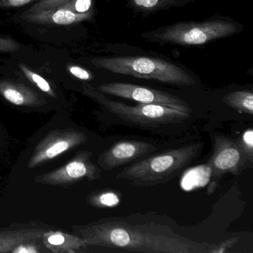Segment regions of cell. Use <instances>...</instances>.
<instances>
[{"label": "cell", "mask_w": 253, "mask_h": 253, "mask_svg": "<svg viewBox=\"0 0 253 253\" xmlns=\"http://www.w3.org/2000/svg\"><path fill=\"white\" fill-rule=\"evenodd\" d=\"M238 241V238H233L227 240V241H225V242L222 243V244H220V245H218V247H217V253H224V252L226 251L227 249L232 248L234 244Z\"/></svg>", "instance_id": "cell-24"}, {"label": "cell", "mask_w": 253, "mask_h": 253, "mask_svg": "<svg viewBox=\"0 0 253 253\" xmlns=\"http://www.w3.org/2000/svg\"><path fill=\"white\" fill-rule=\"evenodd\" d=\"M84 88L85 95L103 105L118 118L134 125L158 127L164 124H176L189 118V114L161 105L139 103L137 106H128L109 100L88 84H85Z\"/></svg>", "instance_id": "cell-5"}, {"label": "cell", "mask_w": 253, "mask_h": 253, "mask_svg": "<svg viewBox=\"0 0 253 253\" xmlns=\"http://www.w3.org/2000/svg\"><path fill=\"white\" fill-rule=\"evenodd\" d=\"M253 162L238 146L236 140L223 136H214L213 154L207 164L212 177L210 186H216L226 173L238 175L249 166L252 167Z\"/></svg>", "instance_id": "cell-6"}, {"label": "cell", "mask_w": 253, "mask_h": 253, "mask_svg": "<svg viewBox=\"0 0 253 253\" xmlns=\"http://www.w3.org/2000/svg\"><path fill=\"white\" fill-rule=\"evenodd\" d=\"M223 101L232 109L247 115H253V93L252 91H232L223 97Z\"/></svg>", "instance_id": "cell-15"}, {"label": "cell", "mask_w": 253, "mask_h": 253, "mask_svg": "<svg viewBox=\"0 0 253 253\" xmlns=\"http://www.w3.org/2000/svg\"><path fill=\"white\" fill-rule=\"evenodd\" d=\"M100 92L144 104H156L172 108L190 115L192 108L183 99L164 91L126 83H109L96 88Z\"/></svg>", "instance_id": "cell-7"}, {"label": "cell", "mask_w": 253, "mask_h": 253, "mask_svg": "<svg viewBox=\"0 0 253 253\" xmlns=\"http://www.w3.org/2000/svg\"><path fill=\"white\" fill-rule=\"evenodd\" d=\"M41 241L48 251L54 253H76L88 247L79 235L51 229L44 232Z\"/></svg>", "instance_id": "cell-14"}, {"label": "cell", "mask_w": 253, "mask_h": 253, "mask_svg": "<svg viewBox=\"0 0 253 253\" xmlns=\"http://www.w3.org/2000/svg\"><path fill=\"white\" fill-rule=\"evenodd\" d=\"M48 225L38 223H17L0 228V253H11L14 247L23 243L41 241Z\"/></svg>", "instance_id": "cell-12"}, {"label": "cell", "mask_w": 253, "mask_h": 253, "mask_svg": "<svg viewBox=\"0 0 253 253\" xmlns=\"http://www.w3.org/2000/svg\"><path fill=\"white\" fill-rule=\"evenodd\" d=\"M77 0H42L29 11L28 17L37 23L69 26L92 16V11L81 14L77 11Z\"/></svg>", "instance_id": "cell-10"}, {"label": "cell", "mask_w": 253, "mask_h": 253, "mask_svg": "<svg viewBox=\"0 0 253 253\" xmlns=\"http://www.w3.org/2000/svg\"><path fill=\"white\" fill-rule=\"evenodd\" d=\"M38 241H30L19 244L13 249L11 253H39L42 251L41 244Z\"/></svg>", "instance_id": "cell-20"}, {"label": "cell", "mask_w": 253, "mask_h": 253, "mask_svg": "<svg viewBox=\"0 0 253 253\" xmlns=\"http://www.w3.org/2000/svg\"><path fill=\"white\" fill-rule=\"evenodd\" d=\"M201 142L170 149L135 163L116 176L125 179L134 186H152L172 180L186 169L201 154Z\"/></svg>", "instance_id": "cell-2"}, {"label": "cell", "mask_w": 253, "mask_h": 253, "mask_svg": "<svg viewBox=\"0 0 253 253\" xmlns=\"http://www.w3.org/2000/svg\"><path fill=\"white\" fill-rule=\"evenodd\" d=\"M20 69L22 72L24 74L28 80L33 84L35 86L38 87L41 91L48 94L50 97H56L55 91L53 90L52 87L50 85L49 83L45 79V78L41 77L38 74L32 72L30 69H27L26 66L23 65H20Z\"/></svg>", "instance_id": "cell-18"}, {"label": "cell", "mask_w": 253, "mask_h": 253, "mask_svg": "<svg viewBox=\"0 0 253 253\" xmlns=\"http://www.w3.org/2000/svg\"><path fill=\"white\" fill-rule=\"evenodd\" d=\"M69 72L74 76L82 81H91L92 80V75L88 71L79 66H72L69 67Z\"/></svg>", "instance_id": "cell-21"}, {"label": "cell", "mask_w": 253, "mask_h": 253, "mask_svg": "<svg viewBox=\"0 0 253 253\" xmlns=\"http://www.w3.org/2000/svg\"><path fill=\"white\" fill-rule=\"evenodd\" d=\"M241 24L223 19L201 22H178L158 30L142 34V38L160 44L201 45L238 33Z\"/></svg>", "instance_id": "cell-4"}, {"label": "cell", "mask_w": 253, "mask_h": 253, "mask_svg": "<svg viewBox=\"0 0 253 253\" xmlns=\"http://www.w3.org/2000/svg\"><path fill=\"white\" fill-rule=\"evenodd\" d=\"M91 152H80L72 161L57 169L37 176V183L52 186L74 184L81 180L88 181L101 177V170L91 161Z\"/></svg>", "instance_id": "cell-8"}, {"label": "cell", "mask_w": 253, "mask_h": 253, "mask_svg": "<svg viewBox=\"0 0 253 253\" xmlns=\"http://www.w3.org/2000/svg\"><path fill=\"white\" fill-rule=\"evenodd\" d=\"M188 0H128L130 8L142 13H154L159 10L183 5Z\"/></svg>", "instance_id": "cell-16"}, {"label": "cell", "mask_w": 253, "mask_h": 253, "mask_svg": "<svg viewBox=\"0 0 253 253\" xmlns=\"http://www.w3.org/2000/svg\"><path fill=\"white\" fill-rule=\"evenodd\" d=\"M156 149V146L146 142L121 140L100 154L97 163L105 171H110Z\"/></svg>", "instance_id": "cell-11"}, {"label": "cell", "mask_w": 253, "mask_h": 253, "mask_svg": "<svg viewBox=\"0 0 253 253\" xmlns=\"http://www.w3.org/2000/svg\"><path fill=\"white\" fill-rule=\"evenodd\" d=\"M91 63L96 67L118 75L156 80L179 86H190L196 84L190 74L177 65L163 59L148 57H100L93 59Z\"/></svg>", "instance_id": "cell-3"}, {"label": "cell", "mask_w": 253, "mask_h": 253, "mask_svg": "<svg viewBox=\"0 0 253 253\" xmlns=\"http://www.w3.org/2000/svg\"><path fill=\"white\" fill-rule=\"evenodd\" d=\"M33 0H0L1 6L20 7L27 5Z\"/></svg>", "instance_id": "cell-23"}, {"label": "cell", "mask_w": 253, "mask_h": 253, "mask_svg": "<svg viewBox=\"0 0 253 253\" xmlns=\"http://www.w3.org/2000/svg\"><path fill=\"white\" fill-rule=\"evenodd\" d=\"M0 95L11 104L38 108L46 104L43 96L25 84L10 80H0Z\"/></svg>", "instance_id": "cell-13"}, {"label": "cell", "mask_w": 253, "mask_h": 253, "mask_svg": "<svg viewBox=\"0 0 253 253\" xmlns=\"http://www.w3.org/2000/svg\"><path fill=\"white\" fill-rule=\"evenodd\" d=\"M18 45L11 39L0 38V51L13 52L18 49Z\"/></svg>", "instance_id": "cell-22"}, {"label": "cell", "mask_w": 253, "mask_h": 253, "mask_svg": "<svg viewBox=\"0 0 253 253\" xmlns=\"http://www.w3.org/2000/svg\"><path fill=\"white\" fill-rule=\"evenodd\" d=\"M120 201L119 195L112 191L93 194L88 198V202L91 205L100 208L116 207L119 204Z\"/></svg>", "instance_id": "cell-17"}, {"label": "cell", "mask_w": 253, "mask_h": 253, "mask_svg": "<svg viewBox=\"0 0 253 253\" xmlns=\"http://www.w3.org/2000/svg\"><path fill=\"white\" fill-rule=\"evenodd\" d=\"M74 232L88 246L149 253H217L218 245L198 242L153 223L131 224L119 219H100L74 225Z\"/></svg>", "instance_id": "cell-1"}, {"label": "cell", "mask_w": 253, "mask_h": 253, "mask_svg": "<svg viewBox=\"0 0 253 253\" xmlns=\"http://www.w3.org/2000/svg\"><path fill=\"white\" fill-rule=\"evenodd\" d=\"M238 146L245 152L250 160L253 161V129L247 130L241 137L236 140Z\"/></svg>", "instance_id": "cell-19"}, {"label": "cell", "mask_w": 253, "mask_h": 253, "mask_svg": "<svg viewBox=\"0 0 253 253\" xmlns=\"http://www.w3.org/2000/svg\"><path fill=\"white\" fill-rule=\"evenodd\" d=\"M85 133L73 128L56 129L50 131L34 149L28 162V168L34 169L54 159L64 152L87 141Z\"/></svg>", "instance_id": "cell-9"}]
</instances>
